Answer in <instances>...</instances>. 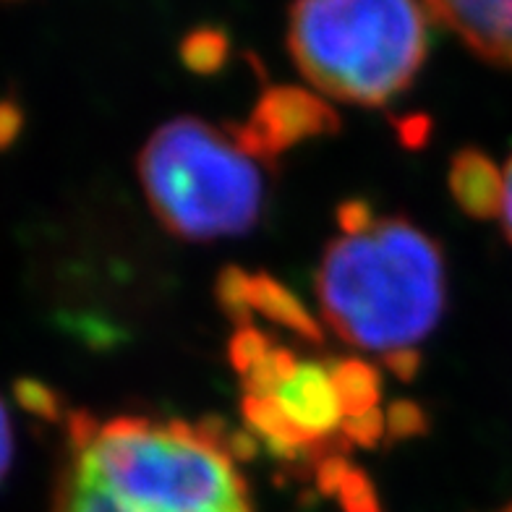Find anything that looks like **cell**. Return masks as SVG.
I'll list each match as a JSON object with an SVG mask.
<instances>
[{
	"label": "cell",
	"instance_id": "6da1fadb",
	"mask_svg": "<svg viewBox=\"0 0 512 512\" xmlns=\"http://www.w3.org/2000/svg\"><path fill=\"white\" fill-rule=\"evenodd\" d=\"M66 463L128 507L152 512H254L249 486L217 421L66 416Z\"/></svg>",
	"mask_w": 512,
	"mask_h": 512
},
{
	"label": "cell",
	"instance_id": "ba28073f",
	"mask_svg": "<svg viewBox=\"0 0 512 512\" xmlns=\"http://www.w3.org/2000/svg\"><path fill=\"white\" fill-rule=\"evenodd\" d=\"M246 309H249V317L256 311L275 324H283L285 330L322 343V327L311 317L309 309L283 283H277L275 277L264 272L246 275Z\"/></svg>",
	"mask_w": 512,
	"mask_h": 512
},
{
	"label": "cell",
	"instance_id": "277c9868",
	"mask_svg": "<svg viewBox=\"0 0 512 512\" xmlns=\"http://www.w3.org/2000/svg\"><path fill=\"white\" fill-rule=\"evenodd\" d=\"M139 176L157 220L189 241L246 233L262 212L259 160L199 118L157 128L139 155Z\"/></svg>",
	"mask_w": 512,
	"mask_h": 512
},
{
	"label": "cell",
	"instance_id": "5b68a950",
	"mask_svg": "<svg viewBox=\"0 0 512 512\" xmlns=\"http://www.w3.org/2000/svg\"><path fill=\"white\" fill-rule=\"evenodd\" d=\"M337 113L301 87H270L259 97L246 123L228 131L254 160H272L288 147L337 128Z\"/></svg>",
	"mask_w": 512,
	"mask_h": 512
},
{
	"label": "cell",
	"instance_id": "52a82bcc",
	"mask_svg": "<svg viewBox=\"0 0 512 512\" xmlns=\"http://www.w3.org/2000/svg\"><path fill=\"white\" fill-rule=\"evenodd\" d=\"M450 189L460 209L473 217H499L502 170L476 149H463L452 157Z\"/></svg>",
	"mask_w": 512,
	"mask_h": 512
},
{
	"label": "cell",
	"instance_id": "5bb4252c",
	"mask_svg": "<svg viewBox=\"0 0 512 512\" xmlns=\"http://www.w3.org/2000/svg\"><path fill=\"white\" fill-rule=\"evenodd\" d=\"M24 128V110L14 97H0V152L16 144Z\"/></svg>",
	"mask_w": 512,
	"mask_h": 512
},
{
	"label": "cell",
	"instance_id": "ac0fdd59",
	"mask_svg": "<svg viewBox=\"0 0 512 512\" xmlns=\"http://www.w3.org/2000/svg\"><path fill=\"white\" fill-rule=\"evenodd\" d=\"M507 512H512V507H510V510H507Z\"/></svg>",
	"mask_w": 512,
	"mask_h": 512
},
{
	"label": "cell",
	"instance_id": "4fadbf2b",
	"mask_svg": "<svg viewBox=\"0 0 512 512\" xmlns=\"http://www.w3.org/2000/svg\"><path fill=\"white\" fill-rule=\"evenodd\" d=\"M426 426V416L421 413L416 403H395L387 411V432L392 437H416L418 432H424Z\"/></svg>",
	"mask_w": 512,
	"mask_h": 512
},
{
	"label": "cell",
	"instance_id": "e0dca14e",
	"mask_svg": "<svg viewBox=\"0 0 512 512\" xmlns=\"http://www.w3.org/2000/svg\"><path fill=\"white\" fill-rule=\"evenodd\" d=\"M384 361H387V366H390V369L403 379H411L418 369V356L413 351L395 353V356L384 358Z\"/></svg>",
	"mask_w": 512,
	"mask_h": 512
},
{
	"label": "cell",
	"instance_id": "8992f818",
	"mask_svg": "<svg viewBox=\"0 0 512 512\" xmlns=\"http://www.w3.org/2000/svg\"><path fill=\"white\" fill-rule=\"evenodd\" d=\"M429 19L460 34L465 45L486 61L512 66V3H426Z\"/></svg>",
	"mask_w": 512,
	"mask_h": 512
},
{
	"label": "cell",
	"instance_id": "8fae6325",
	"mask_svg": "<svg viewBox=\"0 0 512 512\" xmlns=\"http://www.w3.org/2000/svg\"><path fill=\"white\" fill-rule=\"evenodd\" d=\"M183 63L196 74H212L228 58V37L217 29H196L183 40Z\"/></svg>",
	"mask_w": 512,
	"mask_h": 512
},
{
	"label": "cell",
	"instance_id": "7c38bea8",
	"mask_svg": "<svg viewBox=\"0 0 512 512\" xmlns=\"http://www.w3.org/2000/svg\"><path fill=\"white\" fill-rule=\"evenodd\" d=\"M14 398L24 411L42 418V421H61V418L66 416V413H63L61 392L53 390V387L42 382V379H32V377L16 379Z\"/></svg>",
	"mask_w": 512,
	"mask_h": 512
},
{
	"label": "cell",
	"instance_id": "7a4b0ae2",
	"mask_svg": "<svg viewBox=\"0 0 512 512\" xmlns=\"http://www.w3.org/2000/svg\"><path fill=\"white\" fill-rule=\"evenodd\" d=\"M447 298L437 243L400 217H374L327 246L317 301L337 337L384 358L413 351L437 327Z\"/></svg>",
	"mask_w": 512,
	"mask_h": 512
},
{
	"label": "cell",
	"instance_id": "9c48e42d",
	"mask_svg": "<svg viewBox=\"0 0 512 512\" xmlns=\"http://www.w3.org/2000/svg\"><path fill=\"white\" fill-rule=\"evenodd\" d=\"M332 379L343 403L345 421L379 411V374L364 358H332Z\"/></svg>",
	"mask_w": 512,
	"mask_h": 512
},
{
	"label": "cell",
	"instance_id": "30bf717a",
	"mask_svg": "<svg viewBox=\"0 0 512 512\" xmlns=\"http://www.w3.org/2000/svg\"><path fill=\"white\" fill-rule=\"evenodd\" d=\"M53 512H152L139 510V507H128L118 499L102 492L87 476H81L76 468L63 460L58 481H55L53 494Z\"/></svg>",
	"mask_w": 512,
	"mask_h": 512
},
{
	"label": "cell",
	"instance_id": "9a60e30c",
	"mask_svg": "<svg viewBox=\"0 0 512 512\" xmlns=\"http://www.w3.org/2000/svg\"><path fill=\"white\" fill-rule=\"evenodd\" d=\"M11 463H14V429H11L6 403L0 398V484L11 471Z\"/></svg>",
	"mask_w": 512,
	"mask_h": 512
},
{
	"label": "cell",
	"instance_id": "3957f363",
	"mask_svg": "<svg viewBox=\"0 0 512 512\" xmlns=\"http://www.w3.org/2000/svg\"><path fill=\"white\" fill-rule=\"evenodd\" d=\"M426 6L398 0H330L290 8L288 45L301 74L353 105L400 95L426 58Z\"/></svg>",
	"mask_w": 512,
	"mask_h": 512
},
{
	"label": "cell",
	"instance_id": "2e32d148",
	"mask_svg": "<svg viewBox=\"0 0 512 512\" xmlns=\"http://www.w3.org/2000/svg\"><path fill=\"white\" fill-rule=\"evenodd\" d=\"M499 217H502V228L507 238L512 241V157L507 160L502 170V204H499Z\"/></svg>",
	"mask_w": 512,
	"mask_h": 512
}]
</instances>
